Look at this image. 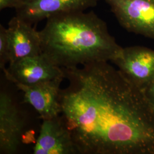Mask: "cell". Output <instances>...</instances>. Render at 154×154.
Listing matches in <instances>:
<instances>
[{"mask_svg": "<svg viewBox=\"0 0 154 154\" xmlns=\"http://www.w3.org/2000/svg\"><path fill=\"white\" fill-rule=\"evenodd\" d=\"M60 116L78 154H154V111L108 62L62 68Z\"/></svg>", "mask_w": 154, "mask_h": 154, "instance_id": "cell-1", "label": "cell"}, {"mask_svg": "<svg viewBox=\"0 0 154 154\" xmlns=\"http://www.w3.org/2000/svg\"><path fill=\"white\" fill-rule=\"evenodd\" d=\"M39 33L42 53L64 69L112 62L123 48L110 34L106 22L93 11L50 17Z\"/></svg>", "mask_w": 154, "mask_h": 154, "instance_id": "cell-2", "label": "cell"}, {"mask_svg": "<svg viewBox=\"0 0 154 154\" xmlns=\"http://www.w3.org/2000/svg\"><path fill=\"white\" fill-rule=\"evenodd\" d=\"M26 110L11 89L1 83L0 91V154H16L25 144L35 143Z\"/></svg>", "mask_w": 154, "mask_h": 154, "instance_id": "cell-3", "label": "cell"}, {"mask_svg": "<svg viewBox=\"0 0 154 154\" xmlns=\"http://www.w3.org/2000/svg\"><path fill=\"white\" fill-rule=\"evenodd\" d=\"M129 32L154 39V0H104Z\"/></svg>", "mask_w": 154, "mask_h": 154, "instance_id": "cell-4", "label": "cell"}, {"mask_svg": "<svg viewBox=\"0 0 154 154\" xmlns=\"http://www.w3.org/2000/svg\"><path fill=\"white\" fill-rule=\"evenodd\" d=\"M2 72L6 78L11 82L28 86L57 78H65L63 69L55 65L43 53L9 63L8 68Z\"/></svg>", "mask_w": 154, "mask_h": 154, "instance_id": "cell-5", "label": "cell"}, {"mask_svg": "<svg viewBox=\"0 0 154 154\" xmlns=\"http://www.w3.org/2000/svg\"><path fill=\"white\" fill-rule=\"evenodd\" d=\"M112 62L140 90L154 80V50L140 46L125 48Z\"/></svg>", "mask_w": 154, "mask_h": 154, "instance_id": "cell-6", "label": "cell"}, {"mask_svg": "<svg viewBox=\"0 0 154 154\" xmlns=\"http://www.w3.org/2000/svg\"><path fill=\"white\" fill-rule=\"evenodd\" d=\"M99 0H25L16 9V16L30 25L55 15L85 11Z\"/></svg>", "mask_w": 154, "mask_h": 154, "instance_id": "cell-7", "label": "cell"}, {"mask_svg": "<svg viewBox=\"0 0 154 154\" xmlns=\"http://www.w3.org/2000/svg\"><path fill=\"white\" fill-rule=\"evenodd\" d=\"M63 79L65 78H57L30 86L12 83L19 91L22 92L23 102L32 106L39 118L44 120L61 114L60 86Z\"/></svg>", "mask_w": 154, "mask_h": 154, "instance_id": "cell-8", "label": "cell"}, {"mask_svg": "<svg viewBox=\"0 0 154 154\" xmlns=\"http://www.w3.org/2000/svg\"><path fill=\"white\" fill-rule=\"evenodd\" d=\"M34 154H78L72 135L61 116L42 120Z\"/></svg>", "mask_w": 154, "mask_h": 154, "instance_id": "cell-9", "label": "cell"}, {"mask_svg": "<svg viewBox=\"0 0 154 154\" xmlns=\"http://www.w3.org/2000/svg\"><path fill=\"white\" fill-rule=\"evenodd\" d=\"M10 49V62L42 53L39 32L18 17H13L6 28Z\"/></svg>", "mask_w": 154, "mask_h": 154, "instance_id": "cell-10", "label": "cell"}, {"mask_svg": "<svg viewBox=\"0 0 154 154\" xmlns=\"http://www.w3.org/2000/svg\"><path fill=\"white\" fill-rule=\"evenodd\" d=\"M10 62V49L6 28L0 25V67L2 70L6 69L7 63Z\"/></svg>", "mask_w": 154, "mask_h": 154, "instance_id": "cell-11", "label": "cell"}, {"mask_svg": "<svg viewBox=\"0 0 154 154\" xmlns=\"http://www.w3.org/2000/svg\"><path fill=\"white\" fill-rule=\"evenodd\" d=\"M142 91L147 102L154 111V80Z\"/></svg>", "mask_w": 154, "mask_h": 154, "instance_id": "cell-12", "label": "cell"}, {"mask_svg": "<svg viewBox=\"0 0 154 154\" xmlns=\"http://www.w3.org/2000/svg\"><path fill=\"white\" fill-rule=\"evenodd\" d=\"M24 0H0V10L14 8L15 9L22 5Z\"/></svg>", "mask_w": 154, "mask_h": 154, "instance_id": "cell-13", "label": "cell"}, {"mask_svg": "<svg viewBox=\"0 0 154 154\" xmlns=\"http://www.w3.org/2000/svg\"><path fill=\"white\" fill-rule=\"evenodd\" d=\"M24 1H25V0H24Z\"/></svg>", "mask_w": 154, "mask_h": 154, "instance_id": "cell-14", "label": "cell"}]
</instances>
